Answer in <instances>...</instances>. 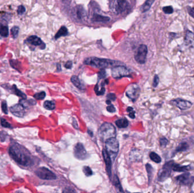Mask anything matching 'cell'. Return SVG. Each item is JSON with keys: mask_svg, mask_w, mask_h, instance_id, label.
Returning <instances> with one entry per match:
<instances>
[{"mask_svg": "<svg viewBox=\"0 0 194 193\" xmlns=\"http://www.w3.org/2000/svg\"><path fill=\"white\" fill-rule=\"evenodd\" d=\"M9 154L12 159L20 165L27 166L31 163V159L20 145H13L9 148Z\"/></svg>", "mask_w": 194, "mask_h": 193, "instance_id": "1", "label": "cell"}, {"mask_svg": "<svg viewBox=\"0 0 194 193\" xmlns=\"http://www.w3.org/2000/svg\"><path fill=\"white\" fill-rule=\"evenodd\" d=\"M84 63L86 65H90L93 67L104 69L111 66L115 65V61L109 59L105 58H99L97 57H90L86 58L84 61Z\"/></svg>", "mask_w": 194, "mask_h": 193, "instance_id": "2", "label": "cell"}, {"mask_svg": "<svg viewBox=\"0 0 194 193\" xmlns=\"http://www.w3.org/2000/svg\"><path fill=\"white\" fill-rule=\"evenodd\" d=\"M99 137L103 141L114 138L116 136V129L114 126L110 123L105 122L101 125L98 131Z\"/></svg>", "mask_w": 194, "mask_h": 193, "instance_id": "3", "label": "cell"}, {"mask_svg": "<svg viewBox=\"0 0 194 193\" xmlns=\"http://www.w3.org/2000/svg\"><path fill=\"white\" fill-rule=\"evenodd\" d=\"M106 151L109 155L112 161H114L118 155L119 145L118 140L115 138H111L107 139L106 142Z\"/></svg>", "mask_w": 194, "mask_h": 193, "instance_id": "4", "label": "cell"}, {"mask_svg": "<svg viewBox=\"0 0 194 193\" xmlns=\"http://www.w3.org/2000/svg\"><path fill=\"white\" fill-rule=\"evenodd\" d=\"M175 179L177 183L182 186L190 187L194 184V176H191L189 173H186L178 176Z\"/></svg>", "mask_w": 194, "mask_h": 193, "instance_id": "5", "label": "cell"}, {"mask_svg": "<svg viewBox=\"0 0 194 193\" xmlns=\"http://www.w3.org/2000/svg\"><path fill=\"white\" fill-rule=\"evenodd\" d=\"M35 173L36 176L41 179L45 180H53L56 179L55 174L49 169L45 167H41L38 168Z\"/></svg>", "mask_w": 194, "mask_h": 193, "instance_id": "6", "label": "cell"}, {"mask_svg": "<svg viewBox=\"0 0 194 193\" xmlns=\"http://www.w3.org/2000/svg\"><path fill=\"white\" fill-rule=\"evenodd\" d=\"M148 54V48L144 44H141L139 46L135 55V59L136 62L140 64H144L146 62V56Z\"/></svg>", "mask_w": 194, "mask_h": 193, "instance_id": "7", "label": "cell"}, {"mask_svg": "<svg viewBox=\"0 0 194 193\" xmlns=\"http://www.w3.org/2000/svg\"><path fill=\"white\" fill-rule=\"evenodd\" d=\"M130 71L123 66H115L112 69V76L114 78L119 79L125 76H130Z\"/></svg>", "mask_w": 194, "mask_h": 193, "instance_id": "8", "label": "cell"}, {"mask_svg": "<svg viewBox=\"0 0 194 193\" xmlns=\"http://www.w3.org/2000/svg\"><path fill=\"white\" fill-rule=\"evenodd\" d=\"M140 89L138 85L136 84H131L127 89L126 95L133 102H135L139 97Z\"/></svg>", "mask_w": 194, "mask_h": 193, "instance_id": "9", "label": "cell"}, {"mask_svg": "<svg viewBox=\"0 0 194 193\" xmlns=\"http://www.w3.org/2000/svg\"><path fill=\"white\" fill-rule=\"evenodd\" d=\"M170 102L172 104H173L174 105L176 106L177 108L182 110L188 109L193 105V103L191 102L180 98H177L176 99L172 100Z\"/></svg>", "mask_w": 194, "mask_h": 193, "instance_id": "10", "label": "cell"}, {"mask_svg": "<svg viewBox=\"0 0 194 193\" xmlns=\"http://www.w3.org/2000/svg\"><path fill=\"white\" fill-rule=\"evenodd\" d=\"M72 14L73 18L77 22H83L85 19L86 12L84 8L81 5H78L73 8Z\"/></svg>", "mask_w": 194, "mask_h": 193, "instance_id": "11", "label": "cell"}, {"mask_svg": "<svg viewBox=\"0 0 194 193\" xmlns=\"http://www.w3.org/2000/svg\"><path fill=\"white\" fill-rule=\"evenodd\" d=\"M172 171V169L167 162L159 170V172L158 173V180L160 182L165 181L170 176Z\"/></svg>", "mask_w": 194, "mask_h": 193, "instance_id": "12", "label": "cell"}, {"mask_svg": "<svg viewBox=\"0 0 194 193\" xmlns=\"http://www.w3.org/2000/svg\"><path fill=\"white\" fill-rule=\"evenodd\" d=\"M74 155L77 159L83 160L87 156V152L83 145L80 143H77L74 148Z\"/></svg>", "mask_w": 194, "mask_h": 193, "instance_id": "13", "label": "cell"}, {"mask_svg": "<svg viewBox=\"0 0 194 193\" xmlns=\"http://www.w3.org/2000/svg\"><path fill=\"white\" fill-rule=\"evenodd\" d=\"M169 165L170 166L172 170L174 172H187L191 170L193 168L190 166H180L178 164L174 163V161H168Z\"/></svg>", "mask_w": 194, "mask_h": 193, "instance_id": "14", "label": "cell"}, {"mask_svg": "<svg viewBox=\"0 0 194 193\" xmlns=\"http://www.w3.org/2000/svg\"><path fill=\"white\" fill-rule=\"evenodd\" d=\"M26 42L34 46H39L42 49H44L46 48V44L42 42L41 39L35 35L29 36L26 40Z\"/></svg>", "mask_w": 194, "mask_h": 193, "instance_id": "15", "label": "cell"}, {"mask_svg": "<svg viewBox=\"0 0 194 193\" xmlns=\"http://www.w3.org/2000/svg\"><path fill=\"white\" fill-rule=\"evenodd\" d=\"M10 110L13 115H14L15 116H17L18 117H23L25 113V108L20 103L15 104L13 106H12L10 108Z\"/></svg>", "mask_w": 194, "mask_h": 193, "instance_id": "16", "label": "cell"}, {"mask_svg": "<svg viewBox=\"0 0 194 193\" xmlns=\"http://www.w3.org/2000/svg\"><path fill=\"white\" fill-rule=\"evenodd\" d=\"M102 155H103L104 162H105V164L106 166L107 172L109 177H110L111 176V161H112L111 158H110L109 155L108 154L106 150H103Z\"/></svg>", "mask_w": 194, "mask_h": 193, "instance_id": "17", "label": "cell"}, {"mask_svg": "<svg viewBox=\"0 0 194 193\" xmlns=\"http://www.w3.org/2000/svg\"><path fill=\"white\" fill-rule=\"evenodd\" d=\"M128 6V2L127 0H118L115 7L116 12L118 14L124 12Z\"/></svg>", "mask_w": 194, "mask_h": 193, "instance_id": "18", "label": "cell"}, {"mask_svg": "<svg viewBox=\"0 0 194 193\" xmlns=\"http://www.w3.org/2000/svg\"><path fill=\"white\" fill-rule=\"evenodd\" d=\"M189 149H190L189 144L186 142H182L177 147L175 150L174 151V154L178 152L187 151Z\"/></svg>", "mask_w": 194, "mask_h": 193, "instance_id": "19", "label": "cell"}, {"mask_svg": "<svg viewBox=\"0 0 194 193\" xmlns=\"http://www.w3.org/2000/svg\"><path fill=\"white\" fill-rule=\"evenodd\" d=\"M110 20V18L108 17L103 16L98 14H94L92 17V21L95 22H107Z\"/></svg>", "mask_w": 194, "mask_h": 193, "instance_id": "20", "label": "cell"}, {"mask_svg": "<svg viewBox=\"0 0 194 193\" xmlns=\"http://www.w3.org/2000/svg\"><path fill=\"white\" fill-rule=\"evenodd\" d=\"M154 1L155 0H146V2L142 5V6L140 8L141 12L145 13L146 12L148 11L150 9L151 6L152 5Z\"/></svg>", "mask_w": 194, "mask_h": 193, "instance_id": "21", "label": "cell"}, {"mask_svg": "<svg viewBox=\"0 0 194 193\" xmlns=\"http://www.w3.org/2000/svg\"><path fill=\"white\" fill-rule=\"evenodd\" d=\"M71 82L77 88L83 90V84L81 83L80 80L78 78V76H73L71 77Z\"/></svg>", "mask_w": 194, "mask_h": 193, "instance_id": "22", "label": "cell"}, {"mask_svg": "<svg viewBox=\"0 0 194 193\" xmlns=\"http://www.w3.org/2000/svg\"><path fill=\"white\" fill-rule=\"evenodd\" d=\"M0 35L7 37L9 35V27L7 25L0 23Z\"/></svg>", "mask_w": 194, "mask_h": 193, "instance_id": "23", "label": "cell"}, {"mask_svg": "<svg viewBox=\"0 0 194 193\" xmlns=\"http://www.w3.org/2000/svg\"><path fill=\"white\" fill-rule=\"evenodd\" d=\"M12 92L13 93H14L15 95H17L18 97H20L21 98L24 99H26L27 96L23 92H22L18 89H17V86L15 85H14V84L12 86Z\"/></svg>", "mask_w": 194, "mask_h": 193, "instance_id": "24", "label": "cell"}, {"mask_svg": "<svg viewBox=\"0 0 194 193\" xmlns=\"http://www.w3.org/2000/svg\"><path fill=\"white\" fill-rule=\"evenodd\" d=\"M68 29L67 28V27L65 26H62L58 31V32L56 33L55 37L56 39H57L62 36H66L68 34Z\"/></svg>", "mask_w": 194, "mask_h": 193, "instance_id": "25", "label": "cell"}, {"mask_svg": "<svg viewBox=\"0 0 194 193\" xmlns=\"http://www.w3.org/2000/svg\"><path fill=\"white\" fill-rule=\"evenodd\" d=\"M115 124L119 128H125L128 126V121L126 118H121L117 120L115 122Z\"/></svg>", "mask_w": 194, "mask_h": 193, "instance_id": "26", "label": "cell"}, {"mask_svg": "<svg viewBox=\"0 0 194 193\" xmlns=\"http://www.w3.org/2000/svg\"><path fill=\"white\" fill-rule=\"evenodd\" d=\"M95 92L96 93L97 95H104L105 92V89H104V84H101L100 86L97 84V85L95 87Z\"/></svg>", "mask_w": 194, "mask_h": 193, "instance_id": "27", "label": "cell"}, {"mask_svg": "<svg viewBox=\"0 0 194 193\" xmlns=\"http://www.w3.org/2000/svg\"><path fill=\"white\" fill-rule=\"evenodd\" d=\"M149 157L153 161H154L156 163H160L162 161V159L159 155L154 152H151V153L149 154Z\"/></svg>", "mask_w": 194, "mask_h": 193, "instance_id": "28", "label": "cell"}, {"mask_svg": "<svg viewBox=\"0 0 194 193\" xmlns=\"http://www.w3.org/2000/svg\"><path fill=\"white\" fill-rule=\"evenodd\" d=\"M185 41L188 44H191L194 42V34L191 31H187L185 36Z\"/></svg>", "mask_w": 194, "mask_h": 193, "instance_id": "29", "label": "cell"}, {"mask_svg": "<svg viewBox=\"0 0 194 193\" xmlns=\"http://www.w3.org/2000/svg\"><path fill=\"white\" fill-rule=\"evenodd\" d=\"M44 107L48 110H54L56 107L55 103L52 101H46L44 103Z\"/></svg>", "mask_w": 194, "mask_h": 193, "instance_id": "30", "label": "cell"}, {"mask_svg": "<svg viewBox=\"0 0 194 193\" xmlns=\"http://www.w3.org/2000/svg\"><path fill=\"white\" fill-rule=\"evenodd\" d=\"M20 103L21 104V105H22L24 108H27L28 107V105H34L36 104V102L34 101V100H26V99H23L22 100H21L20 101Z\"/></svg>", "mask_w": 194, "mask_h": 193, "instance_id": "31", "label": "cell"}, {"mask_svg": "<svg viewBox=\"0 0 194 193\" xmlns=\"http://www.w3.org/2000/svg\"><path fill=\"white\" fill-rule=\"evenodd\" d=\"M146 171H147L148 174L149 184H150L151 183V181L152 179V177L153 169L152 166L151 164H146Z\"/></svg>", "mask_w": 194, "mask_h": 193, "instance_id": "32", "label": "cell"}, {"mask_svg": "<svg viewBox=\"0 0 194 193\" xmlns=\"http://www.w3.org/2000/svg\"><path fill=\"white\" fill-rule=\"evenodd\" d=\"M20 62H19L17 60H10V65L14 68V69H16L17 70H19V69L20 68V66H21V63L18 64Z\"/></svg>", "mask_w": 194, "mask_h": 193, "instance_id": "33", "label": "cell"}, {"mask_svg": "<svg viewBox=\"0 0 194 193\" xmlns=\"http://www.w3.org/2000/svg\"><path fill=\"white\" fill-rule=\"evenodd\" d=\"M19 27L17 26H14L11 29V34L14 39H16L19 34Z\"/></svg>", "mask_w": 194, "mask_h": 193, "instance_id": "34", "label": "cell"}, {"mask_svg": "<svg viewBox=\"0 0 194 193\" xmlns=\"http://www.w3.org/2000/svg\"><path fill=\"white\" fill-rule=\"evenodd\" d=\"M113 184L115 186H116L117 188L119 189V190L122 192H123V190H122V187L120 185V183L119 182V180L118 179V177L115 175L114 176V181H113Z\"/></svg>", "mask_w": 194, "mask_h": 193, "instance_id": "35", "label": "cell"}, {"mask_svg": "<svg viewBox=\"0 0 194 193\" xmlns=\"http://www.w3.org/2000/svg\"><path fill=\"white\" fill-rule=\"evenodd\" d=\"M169 143V140L165 137H162L159 139V144L162 147H165Z\"/></svg>", "mask_w": 194, "mask_h": 193, "instance_id": "36", "label": "cell"}, {"mask_svg": "<svg viewBox=\"0 0 194 193\" xmlns=\"http://www.w3.org/2000/svg\"><path fill=\"white\" fill-rule=\"evenodd\" d=\"M46 93L45 92H41L39 93H37L34 95V98L37 100H43L45 97H46Z\"/></svg>", "mask_w": 194, "mask_h": 193, "instance_id": "37", "label": "cell"}, {"mask_svg": "<svg viewBox=\"0 0 194 193\" xmlns=\"http://www.w3.org/2000/svg\"><path fill=\"white\" fill-rule=\"evenodd\" d=\"M162 10L165 14H172L173 13V8L171 6L163 7Z\"/></svg>", "mask_w": 194, "mask_h": 193, "instance_id": "38", "label": "cell"}, {"mask_svg": "<svg viewBox=\"0 0 194 193\" xmlns=\"http://www.w3.org/2000/svg\"><path fill=\"white\" fill-rule=\"evenodd\" d=\"M83 171L84 173H85V174L86 176H90L93 174V172H92L91 169H90V167L87 166H85L83 167Z\"/></svg>", "mask_w": 194, "mask_h": 193, "instance_id": "39", "label": "cell"}, {"mask_svg": "<svg viewBox=\"0 0 194 193\" xmlns=\"http://www.w3.org/2000/svg\"><path fill=\"white\" fill-rule=\"evenodd\" d=\"M1 124L2 127H6V128H12V126L9 122H7V120H5L4 118L1 119Z\"/></svg>", "mask_w": 194, "mask_h": 193, "instance_id": "40", "label": "cell"}, {"mask_svg": "<svg viewBox=\"0 0 194 193\" xmlns=\"http://www.w3.org/2000/svg\"><path fill=\"white\" fill-rule=\"evenodd\" d=\"M1 107H2V110L3 111V112L5 114H7L8 113V109H7V104L6 101H4L2 103Z\"/></svg>", "mask_w": 194, "mask_h": 193, "instance_id": "41", "label": "cell"}, {"mask_svg": "<svg viewBox=\"0 0 194 193\" xmlns=\"http://www.w3.org/2000/svg\"><path fill=\"white\" fill-rule=\"evenodd\" d=\"M159 83V77L157 75H156L154 76V79H153V86L154 87H157Z\"/></svg>", "mask_w": 194, "mask_h": 193, "instance_id": "42", "label": "cell"}, {"mask_svg": "<svg viewBox=\"0 0 194 193\" xmlns=\"http://www.w3.org/2000/svg\"><path fill=\"white\" fill-rule=\"evenodd\" d=\"M26 12V8L24 7L23 5H20L18 7L17 13L19 15L23 14Z\"/></svg>", "mask_w": 194, "mask_h": 193, "instance_id": "43", "label": "cell"}, {"mask_svg": "<svg viewBox=\"0 0 194 193\" xmlns=\"http://www.w3.org/2000/svg\"><path fill=\"white\" fill-rule=\"evenodd\" d=\"M107 110L108 112H109L113 113V112H115L116 109H115V108L114 107V106L113 105H110L109 106H108L107 107Z\"/></svg>", "mask_w": 194, "mask_h": 193, "instance_id": "44", "label": "cell"}, {"mask_svg": "<svg viewBox=\"0 0 194 193\" xmlns=\"http://www.w3.org/2000/svg\"><path fill=\"white\" fill-rule=\"evenodd\" d=\"M107 98L109 100H111V101H115L116 100V96L114 94H109L107 95Z\"/></svg>", "mask_w": 194, "mask_h": 193, "instance_id": "45", "label": "cell"}, {"mask_svg": "<svg viewBox=\"0 0 194 193\" xmlns=\"http://www.w3.org/2000/svg\"><path fill=\"white\" fill-rule=\"evenodd\" d=\"M188 13L191 17L194 18V7H188Z\"/></svg>", "mask_w": 194, "mask_h": 193, "instance_id": "46", "label": "cell"}, {"mask_svg": "<svg viewBox=\"0 0 194 193\" xmlns=\"http://www.w3.org/2000/svg\"><path fill=\"white\" fill-rule=\"evenodd\" d=\"M106 76V72L104 70H102L99 73H98V77L101 79L104 78V77Z\"/></svg>", "mask_w": 194, "mask_h": 193, "instance_id": "47", "label": "cell"}, {"mask_svg": "<svg viewBox=\"0 0 194 193\" xmlns=\"http://www.w3.org/2000/svg\"><path fill=\"white\" fill-rule=\"evenodd\" d=\"M65 67L67 69H70L72 67V62L70 61H67V63L65 65Z\"/></svg>", "mask_w": 194, "mask_h": 193, "instance_id": "48", "label": "cell"}, {"mask_svg": "<svg viewBox=\"0 0 194 193\" xmlns=\"http://www.w3.org/2000/svg\"><path fill=\"white\" fill-rule=\"evenodd\" d=\"M129 116H130V117L131 118H135V112L132 110L131 112H130Z\"/></svg>", "mask_w": 194, "mask_h": 193, "instance_id": "49", "label": "cell"}, {"mask_svg": "<svg viewBox=\"0 0 194 193\" xmlns=\"http://www.w3.org/2000/svg\"><path fill=\"white\" fill-rule=\"evenodd\" d=\"M132 110H133V108H132V107H128V108L127 109V111L128 112H131Z\"/></svg>", "mask_w": 194, "mask_h": 193, "instance_id": "50", "label": "cell"}, {"mask_svg": "<svg viewBox=\"0 0 194 193\" xmlns=\"http://www.w3.org/2000/svg\"><path fill=\"white\" fill-rule=\"evenodd\" d=\"M111 100H109V99L106 101V103L107 104H111Z\"/></svg>", "mask_w": 194, "mask_h": 193, "instance_id": "51", "label": "cell"}, {"mask_svg": "<svg viewBox=\"0 0 194 193\" xmlns=\"http://www.w3.org/2000/svg\"><path fill=\"white\" fill-rule=\"evenodd\" d=\"M88 132L90 133V135H91V136H92V134H93V133H91V132H90L89 130H88Z\"/></svg>", "mask_w": 194, "mask_h": 193, "instance_id": "52", "label": "cell"}]
</instances>
